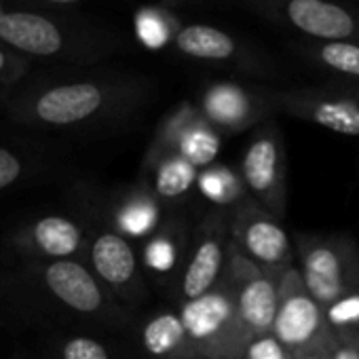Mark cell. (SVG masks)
<instances>
[{"instance_id": "1", "label": "cell", "mask_w": 359, "mask_h": 359, "mask_svg": "<svg viewBox=\"0 0 359 359\" xmlns=\"http://www.w3.org/2000/svg\"><path fill=\"white\" fill-rule=\"evenodd\" d=\"M152 85L127 72H87L36 81L7 100L9 116L41 129H85L125 118L137 110Z\"/></svg>"}, {"instance_id": "2", "label": "cell", "mask_w": 359, "mask_h": 359, "mask_svg": "<svg viewBox=\"0 0 359 359\" xmlns=\"http://www.w3.org/2000/svg\"><path fill=\"white\" fill-rule=\"evenodd\" d=\"M0 43L28 62L95 64L114 51L121 41L104 26L41 9L0 11Z\"/></svg>"}, {"instance_id": "3", "label": "cell", "mask_w": 359, "mask_h": 359, "mask_svg": "<svg viewBox=\"0 0 359 359\" xmlns=\"http://www.w3.org/2000/svg\"><path fill=\"white\" fill-rule=\"evenodd\" d=\"M294 256L304 287L325 313L359 300V245L353 237L302 233L296 237Z\"/></svg>"}, {"instance_id": "4", "label": "cell", "mask_w": 359, "mask_h": 359, "mask_svg": "<svg viewBox=\"0 0 359 359\" xmlns=\"http://www.w3.org/2000/svg\"><path fill=\"white\" fill-rule=\"evenodd\" d=\"M177 315L197 359H243L250 338L222 281L208 294L177 304Z\"/></svg>"}, {"instance_id": "5", "label": "cell", "mask_w": 359, "mask_h": 359, "mask_svg": "<svg viewBox=\"0 0 359 359\" xmlns=\"http://www.w3.org/2000/svg\"><path fill=\"white\" fill-rule=\"evenodd\" d=\"M239 175L248 195L275 218L285 216L287 208V154L279 123L273 118L254 127L243 150Z\"/></svg>"}, {"instance_id": "6", "label": "cell", "mask_w": 359, "mask_h": 359, "mask_svg": "<svg viewBox=\"0 0 359 359\" xmlns=\"http://www.w3.org/2000/svg\"><path fill=\"white\" fill-rule=\"evenodd\" d=\"M229 210L214 208L191 233L187 256L173 285L177 304L199 298L220 283L229 258Z\"/></svg>"}, {"instance_id": "7", "label": "cell", "mask_w": 359, "mask_h": 359, "mask_svg": "<svg viewBox=\"0 0 359 359\" xmlns=\"http://www.w3.org/2000/svg\"><path fill=\"white\" fill-rule=\"evenodd\" d=\"M285 271L287 269H262L241 256L231 243L220 281L231 292L239 321L250 340L271 332Z\"/></svg>"}, {"instance_id": "8", "label": "cell", "mask_w": 359, "mask_h": 359, "mask_svg": "<svg viewBox=\"0 0 359 359\" xmlns=\"http://www.w3.org/2000/svg\"><path fill=\"white\" fill-rule=\"evenodd\" d=\"M260 15L292 28L306 41L359 43V9L340 0H245Z\"/></svg>"}, {"instance_id": "9", "label": "cell", "mask_w": 359, "mask_h": 359, "mask_svg": "<svg viewBox=\"0 0 359 359\" xmlns=\"http://www.w3.org/2000/svg\"><path fill=\"white\" fill-rule=\"evenodd\" d=\"M229 235L235 250L262 269L294 266V248L281 220L250 195L229 210Z\"/></svg>"}, {"instance_id": "10", "label": "cell", "mask_w": 359, "mask_h": 359, "mask_svg": "<svg viewBox=\"0 0 359 359\" xmlns=\"http://www.w3.org/2000/svg\"><path fill=\"white\" fill-rule=\"evenodd\" d=\"M36 273L45 290L72 313L121 323L129 317L83 260L41 262Z\"/></svg>"}, {"instance_id": "11", "label": "cell", "mask_w": 359, "mask_h": 359, "mask_svg": "<svg viewBox=\"0 0 359 359\" xmlns=\"http://www.w3.org/2000/svg\"><path fill=\"white\" fill-rule=\"evenodd\" d=\"M330 330L325 309L304 287L296 266H290L281 279L279 304L271 334L294 355L321 344Z\"/></svg>"}, {"instance_id": "12", "label": "cell", "mask_w": 359, "mask_h": 359, "mask_svg": "<svg viewBox=\"0 0 359 359\" xmlns=\"http://www.w3.org/2000/svg\"><path fill=\"white\" fill-rule=\"evenodd\" d=\"M201 116L222 135H235L254 129L277 112L271 102V89L243 85L235 81L210 83L195 104Z\"/></svg>"}, {"instance_id": "13", "label": "cell", "mask_w": 359, "mask_h": 359, "mask_svg": "<svg viewBox=\"0 0 359 359\" xmlns=\"http://www.w3.org/2000/svg\"><path fill=\"white\" fill-rule=\"evenodd\" d=\"M222 137L224 135L201 116L195 104L182 102L161 121L146 156L175 154L201 171L216 161L222 148Z\"/></svg>"}, {"instance_id": "14", "label": "cell", "mask_w": 359, "mask_h": 359, "mask_svg": "<svg viewBox=\"0 0 359 359\" xmlns=\"http://www.w3.org/2000/svg\"><path fill=\"white\" fill-rule=\"evenodd\" d=\"M275 112L287 114L323 129L359 137V104L332 83L323 87L271 89Z\"/></svg>"}, {"instance_id": "15", "label": "cell", "mask_w": 359, "mask_h": 359, "mask_svg": "<svg viewBox=\"0 0 359 359\" xmlns=\"http://www.w3.org/2000/svg\"><path fill=\"white\" fill-rule=\"evenodd\" d=\"M85 258L91 273L112 296L125 302H140L146 298L144 271L133 243L112 229H100L93 235H87Z\"/></svg>"}, {"instance_id": "16", "label": "cell", "mask_w": 359, "mask_h": 359, "mask_svg": "<svg viewBox=\"0 0 359 359\" xmlns=\"http://www.w3.org/2000/svg\"><path fill=\"white\" fill-rule=\"evenodd\" d=\"M173 49L195 62L233 66L252 74H269V66L239 39L208 24L180 26L171 39Z\"/></svg>"}, {"instance_id": "17", "label": "cell", "mask_w": 359, "mask_h": 359, "mask_svg": "<svg viewBox=\"0 0 359 359\" xmlns=\"http://www.w3.org/2000/svg\"><path fill=\"white\" fill-rule=\"evenodd\" d=\"M15 245L39 262L83 260L87 252V233L72 218L43 216L15 237Z\"/></svg>"}, {"instance_id": "18", "label": "cell", "mask_w": 359, "mask_h": 359, "mask_svg": "<svg viewBox=\"0 0 359 359\" xmlns=\"http://www.w3.org/2000/svg\"><path fill=\"white\" fill-rule=\"evenodd\" d=\"M191 231L182 218L163 220L161 226L144 241L140 264L142 271L161 287H173L182 269Z\"/></svg>"}, {"instance_id": "19", "label": "cell", "mask_w": 359, "mask_h": 359, "mask_svg": "<svg viewBox=\"0 0 359 359\" xmlns=\"http://www.w3.org/2000/svg\"><path fill=\"white\" fill-rule=\"evenodd\" d=\"M163 222V203L137 184L125 191L110 210V229L127 241H146Z\"/></svg>"}, {"instance_id": "20", "label": "cell", "mask_w": 359, "mask_h": 359, "mask_svg": "<svg viewBox=\"0 0 359 359\" xmlns=\"http://www.w3.org/2000/svg\"><path fill=\"white\" fill-rule=\"evenodd\" d=\"M142 173V184H146L161 203H173L195 189L199 169L175 154H156L144 156Z\"/></svg>"}, {"instance_id": "21", "label": "cell", "mask_w": 359, "mask_h": 359, "mask_svg": "<svg viewBox=\"0 0 359 359\" xmlns=\"http://www.w3.org/2000/svg\"><path fill=\"white\" fill-rule=\"evenodd\" d=\"M140 342L150 359H197L177 309L150 315L140 327Z\"/></svg>"}, {"instance_id": "22", "label": "cell", "mask_w": 359, "mask_h": 359, "mask_svg": "<svg viewBox=\"0 0 359 359\" xmlns=\"http://www.w3.org/2000/svg\"><path fill=\"white\" fill-rule=\"evenodd\" d=\"M300 51L313 66L334 76V81H359L357 41H334V43L306 41L302 43Z\"/></svg>"}, {"instance_id": "23", "label": "cell", "mask_w": 359, "mask_h": 359, "mask_svg": "<svg viewBox=\"0 0 359 359\" xmlns=\"http://www.w3.org/2000/svg\"><path fill=\"white\" fill-rule=\"evenodd\" d=\"M195 187L214 208L220 210H231L233 205H237L241 199L248 197L239 171H235L229 165L212 163L210 167L201 169L197 173Z\"/></svg>"}, {"instance_id": "24", "label": "cell", "mask_w": 359, "mask_h": 359, "mask_svg": "<svg viewBox=\"0 0 359 359\" xmlns=\"http://www.w3.org/2000/svg\"><path fill=\"white\" fill-rule=\"evenodd\" d=\"M135 30L142 45H146L148 49H161L171 43L177 28L173 24V18H169L165 11L142 9L135 15Z\"/></svg>"}, {"instance_id": "25", "label": "cell", "mask_w": 359, "mask_h": 359, "mask_svg": "<svg viewBox=\"0 0 359 359\" xmlns=\"http://www.w3.org/2000/svg\"><path fill=\"white\" fill-rule=\"evenodd\" d=\"M327 359H359V321L332 323L323 340Z\"/></svg>"}, {"instance_id": "26", "label": "cell", "mask_w": 359, "mask_h": 359, "mask_svg": "<svg viewBox=\"0 0 359 359\" xmlns=\"http://www.w3.org/2000/svg\"><path fill=\"white\" fill-rule=\"evenodd\" d=\"M57 359H112V355L91 336H68L57 346Z\"/></svg>"}, {"instance_id": "27", "label": "cell", "mask_w": 359, "mask_h": 359, "mask_svg": "<svg viewBox=\"0 0 359 359\" xmlns=\"http://www.w3.org/2000/svg\"><path fill=\"white\" fill-rule=\"evenodd\" d=\"M30 68L32 62H28L26 57L18 55L15 51L0 43V89L13 91L28 76Z\"/></svg>"}, {"instance_id": "28", "label": "cell", "mask_w": 359, "mask_h": 359, "mask_svg": "<svg viewBox=\"0 0 359 359\" xmlns=\"http://www.w3.org/2000/svg\"><path fill=\"white\" fill-rule=\"evenodd\" d=\"M243 359H292V353L271 334H260L254 336L245 351H243Z\"/></svg>"}, {"instance_id": "29", "label": "cell", "mask_w": 359, "mask_h": 359, "mask_svg": "<svg viewBox=\"0 0 359 359\" xmlns=\"http://www.w3.org/2000/svg\"><path fill=\"white\" fill-rule=\"evenodd\" d=\"M22 173H24L22 158L13 150L0 146V191H7L9 187H13L22 177Z\"/></svg>"}, {"instance_id": "30", "label": "cell", "mask_w": 359, "mask_h": 359, "mask_svg": "<svg viewBox=\"0 0 359 359\" xmlns=\"http://www.w3.org/2000/svg\"><path fill=\"white\" fill-rule=\"evenodd\" d=\"M292 359H327V353H325V346L321 342V344H315V346L304 348L300 353H294Z\"/></svg>"}, {"instance_id": "31", "label": "cell", "mask_w": 359, "mask_h": 359, "mask_svg": "<svg viewBox=\"0 0 359 359\" xmlns=\"http://www.w3.org/2000/svg\"><path fill=\"white\" fill-rule=\"evenodd\" d=\"M334 87H338L342 93H346L348 97H353L359 104V81H332Z\"/></svg>"}, {"instance_id": "32", "label": "cell", "mask_w": 359, "mask_h": 359, "mask_svg": "<svg viewBox=\"0 0 359 359\" xmlns=\"http://www.w3.org/2000/svg\"><path fill=\"white\" fill-rule=\"evenodd\" d=\"M36 3L49 5V7H70V5L81 3V0H36Z\"/></svg>"}, {"instance_id": "33", "label": "cell", "mask_w": 359, "mask_h": 359, "mask_svg": "<svg viewBox=\"0 0 359 359\" xmlns=\"http://www.w3.org/2000/svg\"><path fill=\"white\" fill-rule=\"evenodd\" d=\"M11 93L13 91H9V89H0V104H7V100L11 97Z\"/></svg>"}]
</instances>
